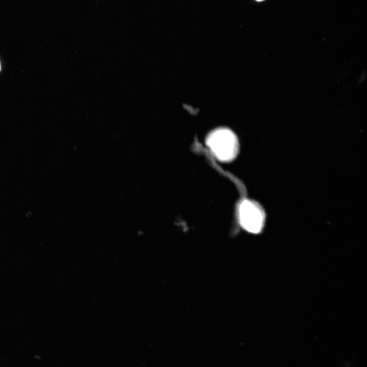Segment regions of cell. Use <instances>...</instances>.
Returning <instances> with one entry per match:
<instances>
[{
    "instance_id": "cell-1",
    "label": "cell",
    "mask_w": 367,
    "mask_h": 367,
    "mask_svg": "<svg viewBox=\"0 0 367 367\" xmlns=\"http://www.w3.org/2000/svg\"><path fill=\"white\" fill-rule=\"evenodd\" d=\"M207 144L214 155L222 162L234 159L239 150L236 136L231 131L225 128L213 131L208 137Z\"/></svg>"
},
{
    "instance_id": "cell-3",
    "label": "cell",
    "mask_w": 367,
    "mask_h": 367,
    "mask_svg": "<svg viewBox=\"0 0 367 367\" xmlns=\"http://www.w3.org/2000/svg\"><path fill=\"white\" fill-rule=\"evenodd\" d=\"M256 1H263V0H256Z\"/></svg>"
},
{
    "instance_id": "cell-4",
    "label": "cell",
    "mask_w": 367,
    "mask_h": 367,
    "mask_svg": "<svg viewBox=\"0 0 367 367\" xmlns=\"http://www.w3.org/2000/svg\"><path fill=\"white\" fill-rule=\"evenodd\" d=\"M0 68H1V66H0Z\"/></svg>"
},
{
    "instance_id": "cell-2",
    "label": "cell",
    "mask_w": 367,
    "mask_h": 367,
    "mask_svg": "<svg viewBox=\"0 0 367 367\" xmlns=\"http://www.w3.org/2000/svg\"><path fill=\"white\" fill-rule=\"evenodd\" d=\"M238 217L241 226L253 233L261 231L264 227L266 215L261 206L253 200L246 199L240 204Z\"/></svg>"
}]
</instances>
